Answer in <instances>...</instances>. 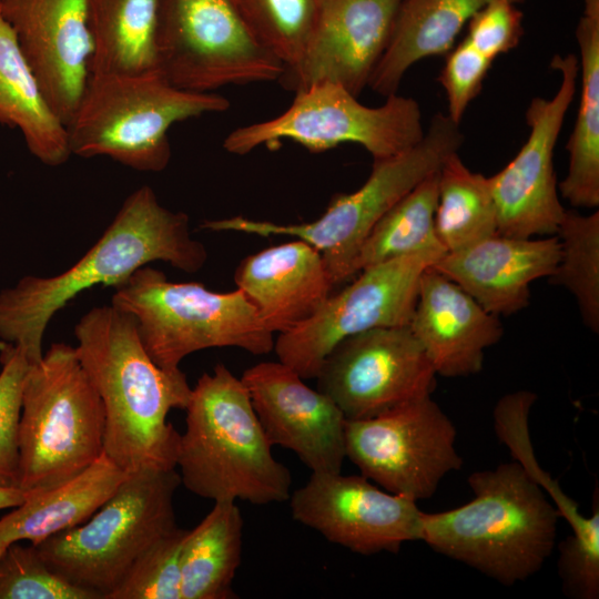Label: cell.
<instances>
[{"instance_id":"obj_29","label":"cell","mask_w":599,"mask_h":599,"mask_svg":"<svg viewBox=\"0 0 599 599\" xmlns=\"http://www.w3.org/2000/svg\"><path fill=\"white\" fill-rule=\"evenodd\" d=\"M434 222L446 253L497 234V209L489 180L467 167L458 152L450 154L438 170Z\"/></svg>"},{"instance_id":"obj_11","label":"cell","mask_w":599,"mask_h":599,"mask_svg":"<svg viewBox=\"0 0 599 599\" xmlns=\"http://www.w3.org/2000/svg\"><path fill=\"white\" fill-rule=\"evenodd\" d=\"M156 54L162 75L193 92L278 81L285 70L251 32L234 0H160Z\"/></svg>"},{"instance_id":"obj_19","label":"cell","mask_w":599,"mask_h":599,"mask_svg":"<svg viewBox=\"0 0 599 599\" xmlns=\"http://www.w3.org/2000/svg\"><path fill=\"white\" fill-rule=\"evenodd\" d=\"M0 14L49 104L67 125L90 78L88 0H0Z\"/></svg>"},{"instance_id":"obj_17","label":"cell","mask_w":599,"mask_h":599,"mask_svg":"<svg viewBox=\"0 0 599 599\" xmlns=\"http://www.w3.org/2000/svg\"><path fill=\"white\" fill-rule=\"evenodd\" d=\"M402 1L323 0L306 48L281 85L295 93L329 82L358 98L389 44Z\"/></svg>"},{"instance_id":"obj_13","label":"cell","mask_w":599,"mask_h":599,"mask_svg":"<svg viewBox=\"0 0 599 599\" xmlns=\"http://www.w3.org/2000/svg\"><path fill=\"white\" fill-rule=\"evenodd\" d=\"M440 256L417 253L362 270L341 292L297 327L278 334L273 351L302 378H316L329 352L352 335L378 327L408 325L419 280Z\"/></svg>"},{"instance_id":"obj_2","label":"cell","mask_w":599,"mask_h":599,"mask_svg":"<svg viewBox=\"0 0 599 599\" xmlns=\"http://www.w3.org/2000/svg\"><path fill=\"white\" fill-rule=\"evenodd\" d=\"M206 260L205 246L191 235L189 216L164 207L153 189L142 185L68 270L48 277L26 275L0 291V342L21 347L35 364L43 356L42 341L51 318L80 293L97 285L114 287L156 261L195 273Z\"/></svg>"},{"instance_id":"obj_22","label":"cell","mask_w":599,"mask_h":599,"mask_svg":"<svg viewBox=\"0 0 599 599\" xmlns=\"http://www.w3.org/2000/svg\"><path fill=\"white\" fill-rule=\"evenodd\" d=\"M234 282L273 334L309 319L334 287L321 253L302 240L245 256L235 268Z\"/></svg>"},{"instance_id":"obj_31","label":"cell","mask_w":599,"mask_h":599,"mask_svg":"<svg viewBox=\"0 0 599 599\" xmlns=\"http://www.w3.org/2000/svg\"><path fill=\"white\" fill-rule=\"evenodd\" d=\"M530 390H517L502 396L494 410V424L498 438L509 448L514 459L549 494L556 508L572 529V534L590 540H599V498L596 488L592 512L585 517L578 505L565 495L559 485L537 463L528 432L529 412L536 400Z\"/></svg>"},{"instance_id":"obj_36","label":"cell","mask_w":599,"mask_h":599,"mask_svg":"<svg viewBox=\"0 0 599 599\" xmlns=\"http://www.w3.org/2000/svg\"><path fill=\"white\" fill-rule=\"evenodd\" d=\"M0 362V486L18 487L22 390L31 363L21 347L3 342Z\"/></svg>"},{"instance_id":"obj_27","label":"cell","mask_w":599,"mask_h":599,"mask_svg":"<svg viewBox=\"0 0 599 599\" xmlns=\"http://www.w3.org/2000/svg\"><path fill=\"white\" fill-rule=\"evenodd\" d=\"M160 0H88L92 38L90 74L158 70Z\"/></svg>"},{"instance_id":"obj_32","label":"cell","mask_w":599,"mask_h":599,"mask_svg":"<svg viewBox=\"0 0 599 599\" xmlns=\"http://www.w3.org/2000/svg\"><path fill=\"white\" fill-rule=\"evenodd\" d=\"M560 257L549 277L575 297L583 324L599 332V212L582 215L566 210L556 234Z\"/></svg>"},{"instance_id":"obj_12","label":"cell","mask_w":599,"mask_h":599,"mask_svg":"<svg viewBox=\"0 0 599 599\" xmlns=\"http://www.w3.org/2000/svg\"><path fill=\"white\" fill-rule=\"evenodd\" d=\"M457 432L432 396L366 419H345V453L380 488L418 501L460 469Z\"/></svg>"},{"instance_id":"obj_23","label":"cell","mask_w":599,"mask_h":599,"mask_svg":"<svg viewBox=\"0 0 599 599\" xmlns=\"http://www.w3.org/2000/svg\"><path fill=\"white\" fill-rule=\"evenodd\" d=\"M126 475L103 453L74 478L50 489L27 493L20 505L0 518V556L14 542L28 540L35 546L83 524Z\"/></svg>"},{"instance_id":"obj_5","label":"cell","mask_w":599,"mask_h":599,"mask_svg":"<svg viewBox=\"0 0 599 599\" xmlns=\"http://www.w3.org/2000/svg\"><path fill=\"white\" fill-rule=\"evenodd\" d=\"M229 108L226 98L180 89L159 70L90 74L68 125L71 154L108 156L136 171L161 172L171 159L167 133L174 123Z\"/></svg>"},{"instance_id":"obj_21","label":"cell","mask_w":599,"mask_h":599,"mask_svg":"<svg viewBox=\"0 0 599 599\" xmlns=\"http://www.w3.org/2000/svg\"><path fill=\"white\" fill-rule=\"evenodd\" d=\"M408 326L436 374L444 377L479 373L485 351L504 333L498 316L432 265L420 276Z\"/></svg>"},{"instance_id":"obj_24","label":"cell","mask_w":599,"mask_h":599,"mask_svg":"<svg viewBox=\"0 0 599 599\" xmlns=\"http://www.w3.org/2000/svg\"><path fill=\"white\" fill-rule=\"evenodd\" d=\"M490 1L403 0L392 39L368 87L383 97L397 93L409 68L423 59L446 55L470 18Z\"/></svg>"},{"instance_id":"obj_9","label":"cell","mask_w":599,"mask_h":599,"mask_svg":"<svg viewBox=\"0 0 599 599\" xmlns=\"http://www.w3.org/2000/svg\"><path fill=\"white\" fill-rule=\"evenodd\" d=\"M176 469L128 474L83 524L35 545L48 567L63 579L109 599L136 560L177 528Z\"/></svg>"},{"instance_id":"obj_4","label":"cell","mask_w":599,"mask_h":599,"mask_svg":"<svg viewBox=\"0 0 599 599\" xmlns=\"http://www.w3.org/2000/svg\"><path fill=\"white\" fill-rule=\"evenodd\" d=\"M185 412L176 468L187 490L213 501L288 500L292 475L273 456L246 387L224 364L197 379Z\"/></svg>"},{"instance_id":"obj_16","label":"cell","mask_w":599,"mask_h":599,"mask_svg":"<svg viewBox=\"0 0 599 599\" xmlns=\"http://www.w3.org/2000/svg\"><path fill=\"white\" fill-rule=\"evenodd\" d=\"M288 500L294 520L359 555L398 552L405 542L422 539L417 501L386 491L363 475L312 473Z\"/></svg>"},{"instance_id":"obj_14","label":"cell","mask_w":599,"mask_h":599,"mask_svg":"<svg viewBox=\"0 0 599 599\" xmlns=\"http://www.w3.org/2000/svg\"><path fill=\"white\" fill-rule=\"evenodd\" d=\"M560 74L551 99L534 98L525 113L529 134L515 158L488 177L497 209V234L510 237L556 235L565 216L554 169V151L575 98L579 61L573 53L552 57Z\"/></svg>"},{"instance_id":"obj_18","label":"cell","mask_w":599,"mask_h":599,"mask_svg":"<svg viewBox=\"0 0 599 599\" xmlns=\"http://www.w3.org/2000/svg\"><path fill=\"white\" fill-rule=\"evenodd\" d=\"M241 380L273 446L292 450L312 473L342 470L345 417L326 394L280 361L245 369Z\"/></svg>"},{"instance_id":"obj_10","label":"cell","mask_w":599,"mask_h":599,"mask_svg":"<svg viewBox=\"0 0 599 599\" xmlns=\"http://www.w3.org/2000/svg\"><path fill=\"white\" fill-rule=\"evenodd\" d=\"M424 133L420 106L413 98L394 93L382 105L367 106L345 88L321 82L295 92L292 104L278 116L233 130L223 148L245 155L291 140L321 153L356 143L373 159H385L413 148Z\"/></svg>"},{"instance_id":"obj_35","label":"cell","mask_w":599,"mask_h":599,"mask_svg":"<svg viewBox=\"0 0 599 599\" xmlns=\"http://www.w3.org/2000/svg\"><path fill=\"white\" fill-rule=\"evenodd\" d=\"M186 531L177 527L152 545L109 599H181V551Z\"/></svg>"},{"instance_id":"obj_15","label":"cell","mask_w":599,"mask_h":599,"mask_svg":"<svg viewBox=\"0 0 599 599\" xmlns=\"http://www.w3.org/2000/svg\"><path fill=\"white\" fill-rule=\"evenodd\" d=\"M436 372L408 325L378 327L341 341L324 359L317 389L345 419H366L432 396Z\"/></svg>"},{"instance_id":"obj_28","label":"cell","mask_w":599,"mask_h":599,"mask_svg":"<svg viewBox=\"0 0 599 599\" xmlns=\"http://www.w3.org/2000/svg\"><path fill=\"white\" fill-rule=\"evenodd\" d=\"M243 517L236 501H214L187 530L181 551V599H231L241 565Z\"/></svg>"},{"instance_id":"obj_25","label":"cell","mask_w":599,"mask_h":599,"mask_svg":"<svg viewBox=\"0 0 599 599\" xmlns=\"http://www.w3.org/2000/svg\"><path fill=\"white\" fill-rule=\"evenodd\" d=\"M579 48L580 97L573 130L566 144V176L561 197L573 207L599 205V0H583L575 30Z\"/></svg>"},{"instance_id":"obj_34","label":"cell","mask_w":599,"mask_h":599,"mask_svg":"<svg viewBox=\"0 0 599 599\" xmlns=\"http://www.w3.org/2000/svg\"><path fill=\"white\" fill-rule=\"evenodd\" d=\"M0 599H97L52 571L34 545L14 542L0 556Z\"/></svg>"},{"instance_id":"obj_38","label":"cell","mask_w":599,"mask_h":599,"mask_svg":"<svg viewBox=\"0 0 599 599\" xmlns=\"http://www.w3.org/2000/svg\"><path fill=\"white\" fill-rule=\"evenodd\" d=\"M465 39L495 61L517 48L524 35V13L511 0H491L466 24Z\"/></svg>"},{"instance_id":"obj_8","label":"cell","mask_w":599,"mask_h":599,"mask_svg":"<svg viewBox=\"0 0 599 599\" xmlns=\"http://www.w3.org/2000/svg\"><path fill=\"white\" fill-rule=\"evenodd\" d=\"M113 288L111 304L134 317L145 351L167 372L206 348L236 347L253 355L274 348V334L237 288L220 293L201 283L172 282L150 265Z\"/></svg>"},{"instance_id":"obj_33","label":"cell","mask_w":599,"mask_h":599,"mask_svg":"<svg viewBox=\"0 0 599 599\" xmlns=\"http://www.w3.org/2000/svg\"><path fill=\"white\" fill-rule=\"evenodd\" d=\"M323 0H234L257 41L285 69L301 59Z\"/></svg>"},{"instance_id":"obj_37","label":"cell","mask_w":599,"mask_h":599,"mask_svg":"<svg viewBox=\"0 0 599 599\" xmlns=\"http://www.w3.org/2000/svg\"><path fill=\"white\" fill-rule=\"evenodd\" d=\"M445 57L438 81L447 98V115L460 124L468 105L481 92L494 61L465 38L456 42Z\"/></svg>"},{"instance_id":"obj_1","label":"cell","mask_w":599,"mask_h":599,"mask_svg":"<svg viewBox=\"0 0 599 599\" xmlns=\"http://www.w3.org/2000/svg\"><path fill=\"white\" fill-rule=\"evenodd\" d=\"M74 336L104 408L103 453L125 474L176 469L181 434L167 415L187 406L192 388L185 374L158 366L134 317L112 304L87 312Z\"/></svg>"},{"instance_id":"obj_26","label":"cell","mask_w":599,"mask_h":599,"mask_svg":"<svg viewBox=\"0 0 599 599\" xmlns=\"http://www.w3.org/2000/svg\"><path fill=\"white\" fill-rule=\"evenodd\" d=\"M0 123L17 128L29 152L48 166L72 155L67 125L49 104L16 33L0 14Z\"/></svg>"},{"instance_id":"obj_7","label":"cell","mask_w":599,"mask_h":599,"mask_svg":"<svg viewBox=\"0 0 599 599\" xmlns=\"http://www.w3.org/2000/svg\"><path fill=\"white\" fill-rule=\"evenodd\" d=\"M104 426L102 400L75 347L53 343L23 384L18 487L41 491L84 471L103 454Z\"/></svg>"},{"instance_id":"obj_39","label":"cell","mask_w":599,"mask_h":599,"mask_svg":"<svg viewBox=\"0 0 599 599\" xmlns=\"http://www.w3.org/2000/svg\"><path fill=\"white\" fill-rule=\"evenodd\" d=\"M558 548V573L566 596L573 599H598L599 541L572 534Z\"/></svg>"},{"instance_id":"obj_6","label":"cell","mask_w":599,"mask_h":599,"mask_svg":"<svg viewBox=\"0 0 599 599\" xmlns=\"http://www.w3.org/2000/svg\"><path fill=\"white\" fill-rule=\"evenodd\" d=\"M464 143L460 124L447 114H435L423 139L407 151L385 159H374L363 185L351 193L334 195L325 212L316 220L300 224L233 216L206 220L205 230L233 231L263 237L288 235L305 241L322 255L335 285L356 275L355 263L368 235L404 195L443 162L459 151Z\"/></svg>"},{"instance_id":"obj_20","label":"cell","mask_w":599,"mask_h":599,"mask_svg":"<svg viewBox=\"0 0 599 599\" xmlns=\"http://www.w3.org/2000/svg\"><path fill=\"white\" fill-rule=\"evenodd\" d=\"M557 235L510 237L495 234L441 255L432 266L455 282L487 312L511 315L529 304V286L550 277L559 262Z\"/></svg>"},{"instance_id":"obj_40","label":"cell","mask_w":599,"mask_h":599,"mask_svg":"<svg viewBox=\"0 0 599 599\" xmlns=\"http://www.w3.org/2000/svg\"><path fill=\"white\" fill-rule=\"evenodd\" d=\"M27 497V493L19 487L0 486V509L17 507Z\"/></svg>"},{"instance_id":"obj_30","label":"cell","mask_w":599,"mask_h":599,"mask_svg":"<svg viewBox=\"0 0 599 599\" xmlns=\"http://www.w3.org/2000/svg\"><path fill=\"white\" fill-rule=\"evenodd\" d=\"M438 170L420 181L378 221L358 253L357 274L368 266L404 255L429 253L441 256L446 253L437 238L434 222Z\"/></svg>"},{"instance_id":"obj_3","label":"cell","mask_w":599,"mask_h":599,"mask_svg":"<svg viewBox=\"0 0 599 599\" xmlns=\"http://www.w3.org/2000/svg\"><path fill=\"white\" fill-rule=\"evenodd\" d=\"M474 499L422 514V539L504 586L537 573L551 555L560 514L545 489L518 463L469 475Z\"/></svg>"}]
</instances>
